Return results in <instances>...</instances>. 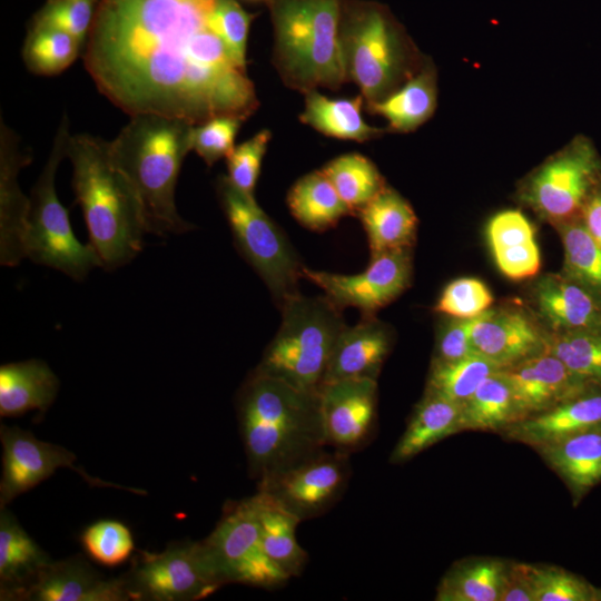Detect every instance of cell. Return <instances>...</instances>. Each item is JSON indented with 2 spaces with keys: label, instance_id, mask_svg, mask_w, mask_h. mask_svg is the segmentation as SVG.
Wrapping results in <instances>:
<instances>
[{
  "label": "cell",
  "instance_id": "cell-1",
  "mask_svg": "<svg viewBox=\"0 0 601 601\" xmlns=\"http://www.w3.org/2000/svg\"><path fill=\"white\" fill-rule=\"evenodd\" d=\"M216 0H99L83 47L98 90L129 116L247 120L254 82L209 24Z\"/></svg>",
  "mask_w": 601,
  "mask_h": 601
},
{
  "label": "cell",
  "instance_id": "cell-2",
  "mask_svg": "<svg viewBox=\"0 0 601 601\" xmlns=\"http://www.w3.org/2000/svg\"><path fill=\"white\" fill-rule=\"evenodd\" d=\"M236 410L248 473L257 482L326 447L319 391L254 370L237 393Z\"/></svg>",
  "mask_w": 601,
  "mask_h": 601
},
{
  "label": "cell",
  "instance_id": "cell-3",
  "mask_svg": "<svg viewBox=\"0 0 601 601\" xmlns=\"http://www.w3.org/2000/svg\"><path fill=\"white\" fill-rule=\"evenodd\" d=\"M66 156L72 165V186L81 206L101 267L115 269L134 259L147 233L140 199L114 164L109 141L87 134L70 135Z\"/></svg>",
  "mask_w": 601,
  "mask_h": 601
},
{
  "label": "cell",
  "instance_id": "cell-4",
  "mask_svg": "<svg viewBox=\"0 0 601 601\" xmlns=\"http://www.w3.org/2000/svg\"><path fill=\"white\" fill-rule=\"evenodd\" d=\"M109 141L114 164L135 188L148 233L181 234L193 228L175 203L181 164L190 149L193 125L159 115H135Z\"/></svg>",
  "mask_w": 601,
  "mask_h": 601
},
{
  "label": "cell",
  "instance_id": "cell-5",
  "mask_svg": "<svg viewBox=\"0 0 601 601\" xmlns=\"http://www.w3.org/2000/svg\"><path fill=\"white\" fill-rule=\"evenodd\" d=\"M273 63L302 93L336 90L348 80L338 37L342 0H269Z\"/></svg>",
  "mask_w": 601,
  "mask_h": 601
},
{
  "label": "cell",
  "instance_id": "cell-6",
  "mask_svg": "<svg viewBox=\"0 0 601 601\" xmlns=\"http://www.w3.org/2000/svg\"><path fill=\"white\" fill-rule=\"evenodd\" d=\"M338 37L348 80L366 105L387 97L423 65L404 28L375 1L342 0Z\"/></svg>",
  "mask_w": 601,
  "mask_h": 601
},
{
  "label": "cell",
  "instance_id": "cell-7",
  "mask_svg": "<svg viewBox=\"0 0 601 601\" xmlns=\"http://www.w3.org/2000/svg\"><path fill=\"white\" fill-rule=\"evenodd\" d=\"M279 308V329L255 370L299 390L318 392L335 342L346 326L342 309L325 295L300 293Z\"/></svg>",
  "mask_w": 601,
  "mask_h": 601
},
{
  "label": "cell",
  "instance_id": "cell-8",
  "mask_svg": "<svg viewBox=\"0 0 601 601\" xmlns=\"http://www.w3.org/2000/svg\"><path fill=\"white\" fill-rule=\"evenodd\" d=\"M69 136V121L65 116L45 168L31 190L23 248L24 256L32 262L81 280L93 267L101 266V262L90 244L83 245L75 236L68 211L56 193L55 177L66 156Z\"/></svg>",
  "mask_w": 601,
  "mask_h": 601
},
{
  "label": "cell",
  "instance_id": "cell-9",
  "mask_svg": "<svg viewBox=\"0 0 601 601\" xmlns=\"http://www.w3.org/2000/svg\"><path fill=\"white\" fill-rule=\"evenodd\" d=\"M217 194L240 254L258 274L280 307L299 294L304 265L278 225L259 207L255 196L220 176Z\"/></svg>",
  "mask_w": 601,
  "mask_h": 601
},
{
  "label": "cell",
  "instance_id": "cell-10",
  "mask_svg": "<svg viewBox=\"0 0 601 601\" xmlns=\"http://www.w3.org/2000/svg\"><path fill=\"white\" fill-rule=\"evenodd\" d=\"M121 577L135 601H195L225 585L204 540L173 542L158 553L140 551Z\"/></svg>",
  "mask_w": 601,
  "mask_h": 601
},
{
  "label": "cell",
  "instance_id": "cell-11",
  "mask_svg": "<svg viewBox=\"0 0 601 601\" xmlns=\"http://www.w3.org/2000/svg\"><path fill=\"white\" fill-rule=\"evenodd\" d=\"M600 189L601 157L591 139L579 135L528 178L521 198L558 226L580 219Z\"/></svg>",
  "mask_w": 601,
  "mask_h": 601
},
{
  "label": "cell",
  "instance_id": "cell-12",
  "mask_svg": "<svg viewBox=\"0 0 601 601\" xmlns=\"http://www.w3.org/2000/svg\"><path fill=\"white\" fill-rule=\"evenodd\" d=\"M204 542L225 584L275 589L290 580L264 549L254 495L228 502Z\"/></svg>",
  "mask_w": 601,
  "mask_h": 601
},
{
  "label": "cell",
  "instance_id": "cell-13",
  "mask_svg": "<svg viewBox=\"0 0 601 601\" xmlns=\"http://www.w3.org/2000/svg\"><path fill=\"white\" fill-rule=\"evenodd\" d=\"M349 454L326 447L257 482L265 493L300 522L327 512L344 494L349 476Z\"/></svg>",
  "mask_w": 601,
  "mask_h": 601
},
{
  "label": "cell",
  "instance_id": "cell-14",
  "mask_svg": "<svg viewBox=\"0 0 601 601\" xmlns=\"http://www.w3.org/2000/svg\"><path fill=\"white\" fill-rule=\"evenodd\" d=\"M302 276L318 286L342 311L355 307L363 316H373L408 287L411 252L404 248L371 257L370 265L358 274L342 275L304 266Z\"/></svg>",
  "mask_w": 601,
  "mask_h": 601
},
{
  "label": "cell",
  "instance_id": "cell-15",
  "mask_svg": "<svg viewBox=\"0 0 601 601\" xmlns=\"http://www.w3.org/2000/svg\"><path fill=\"white\" fill-rule=\"evenodd\" d=\"M2 476L0 482V509L20 494L50 477L60 467H70L92 485L122 487L96 480L73 466V452L49 442L38 440L31 432L19 426L1 425Z\"/></svg>",
  "mask_w": 601,
  "mask_h": 601
},
{
  "label": "cell",
  "instance_id": "cell-16",
  "mask_svg": "<svg viewBox=\"0 0 601 601\" xmlns=\"http://www.w3.org/2000/svg\"><path fill=\"white\" fill-rule=\"evenodd\" d=\"M326 446L351 454L374 435L377 418V380L347 378L319 388Z\"/></svg>",
  "mask_w": 601,
  "mask_h": 601
},
{
  "label": "cell",
  "instance_id": "cell-17",
  "mask_svg": "<svg viewBox=\"0 0 601 601\" xmlns=\"http://www.w3.org/2000/svg\"><path fill=\"white\" fill-rule=\"evenodd\" d=\"M502 371L511 386L518 422L548 412L594 384L545 349Z\"/></svg>",
  "mask_w": 601,
  "mask_h": 601
},
{
  "label": "cell",
  "instance_id": "cell-18",
  "mask_svg": "<svg viewBox=\"0 0 601 601\" xmlns=\"http://www.w3.org/2000/svg\"><path fill=\"white\" fill-rule=\"evenodd\" d=\"M7 600L19 601H128L122 577L105 578L83 558L51 561L29 583Z\"/></svg>",
  "mask_w": 601,
  "mask_h": 601
},
{
  "label": "cell",
  "instance_id": "cell-19",
  "mask_svg": "<svg viewBox=\"0 0 601 601\" xmlns=\"http://www.w3.org/2000/svg\"><path fill=\"white\" fill-rule=\"evenodd\" d=\"M544 338L533 319L516 308H489L471 334L473 352L501 370L544 351Z\"/></svg>",
  "mask_w": 601,
  "mask_h": 601
},
{
  "label": "cell",
  "instance_id": "cell-20",
  "mask_svg": "<svg viewBox=\"0 0 601 601\" xmlns=\"http://www.w3.org/2000/svg\"><path fill=\"white\" fill-rule=\"evenodd\" d=\"M0 131V263L16 266L26 257L23 240L30 204L19 188L18 173L31 158L3 121Z\"/></svg>",
  "mask_w": 601,
  "mask_h": 601
},
{
  "label": "cell",
  "instance_id": "cell-21",
  "mask_svg": "<svg viewBox=\"0 0 601 601\" xmlns=\"http://www.w3.org/2000/svg\"><path fill=\"white\" fill-rule=\"evenodd\" d=\"M601 430V385L591 384L583 392L542 414L505 427L500 435L531 447L564 436Z\"/></svg>",
  "mask_w": 601,
  "mask_h": 601
},
{
  "label": "cell",
  "instance_id": "cell-22",
  "mask_svg": "<svg viewBox=\"0 0 601 601\" xmlns=\"http://www.w3.org/2000/svg\"><path fill=\"white\" fill-rule=\"evenodd\" d=\"M391 347L390 329L374 315L363 316L354 326L346 325L335 342L323 384L347 378L377 380Z\"/></svg>",
  "mask_w": 601,
  "mask_h": 601
},
{
  "label": "cell",
  "instance_id": "cell-23",
  "mask_svg": "<svg viewBox=\"0 0 601 601\" xmlns=\"http://www.w3.org/2000/svg\"><path fill=\"white\" fill-rule=\"evenodd\" d=\"M534 450L564 482L573 505L601 483V430L574 433Z\"/></svg>",
  "mask_w": 601,
  "mask_h": 601
},
{
  "label": "cell",
  "instance_id": "cell-24",
  "mask_svg": "<svg viewBox=\"0 0 601 601\" xmlns=\"http://www.w3.org/2000/svg\"><path fill=\"white\" fill-rule=\"evenodd\" d=\"M533 298L552 331L601 328V302L563 274L542 276Z\"/></svg>",
  "mask_w": 601,
  "mask_h": 601
},
{
  "label": "cell",
  "instance_id": "cell-25",
  "mask_svg": "<svg viewBox=\"0 0 601 601\" xmlns=\"http://www.w3.org/2000/svg\"><path fill=\"white\" fill-rule=\"evenodd\" d=\"M489 245L502 274L511 279L533 277L540 269L541 255L535 228L520 210L495 214L487 224Z\"/></svg>",
  "mask_w": 601,
  "mask_h": 601
},
{
  "label": "cell",
  "instance_id": "cell-26",
  "mask_svg": "<svg viewBox=\"0 0 601 601\" xmlns=\"http://www.w3.org/2000/svg\"><path fill=\"white\" fill-rule=\"evenodd\" d=\"M355 214L365 229L371 257L412 247L417 217L411 204L395 189L386 185Z\"/></svg>",
  "mask_w": 601,
  "mask_h": 601
},
{
  "label": "cell",
  "instance_id": "cell-27",
  "mask_svg": "<svg viewBox=\"0 0 601 601\" xmlns=\"http://www.w3.org/2000/svg\"><path fill=\"white\" fill-rule=\"evenodd\" d=\"M462 406L424 392L391 453L390 462L404 463L435 443L461 432Z\"/></svg>",
  "mask_w": 601,
  "mask_h": 601
},
{
  "label": "cell",
  "instance_id": "cell-28",
  "mask_svg": "<svg viewBox=\"0 0 601 601\" xmlns=\"http://www.w3.org/2000/svg\"><path fill=\"white\" fill-rule=\"evenodd\" d=\"M59 380L47 363L29 359L0 367V415L19 416L45 412L56 400Z\"/></svg>",
  "mask_w": 601,
  "mask_h": 601
},
{
  "label": "cell",
  "instance_id": "cell-29",
  "mask_svg": "<svg viewBox=\"0 0 601 601\" xmlns=\"http://www.w3.org/2000/svg\"><path fill=\"white\" fill-rule=\"evenodd\" d=\"M436 99V73L427 61L396 90L377 102L366 105V109L385 118L388 130L410 132L431 118Z\"/></svg>",
  "mask_w": 601,
  "mask_h": 601
},
{
  "label": "cell",
  "instance_id": "cell-30",
  "mask_svg": "<svg viewBox=\"0 0 601 601\" xmlns=\"http://www.w3.org/2000/svg\"><path fill=\"white\" fill-rule=\"evenodd\" d=\"M51 561L14 515L0 509V599L7 600Z\"/></svg>",
  "mask_w": 601,
  "mask_h": 601
},
{
  "label": "cell",
  "instance_id": "cell-31",
  "mask_svg": "<svg viewBox=\"0 0 601 601\" xmlns=\"http://www.w3.org/2000/svg\"><path fill=\"white\" fill-rule=\"evenodd\" d=\"M305 95L299 120L318 132L342 140L364 142L381 136L383 129L368 125L362 115V95L354 98H331L317 90Z\"/></svg>",
  "mask_w": 601,
  "mask_h": 601
},
{
  "label": "cell",
  "instance_id": "cell-32",
  "mask_svg": "<svg viewBox=\"0 0 601 601\" xmlns=\"http://www.w3.org/2000/svg\"><path fill=\"white\" fill-rule=\"evenodd\" d=\"M509 561L477 556L456 561L441 579L436 601H500Z\"/></svg>",
  "mask_w": 601,
  "mask_h": 601
},
{
  "label": "cell",
  "instance_id": "cell-33",
  "mask_svg": "<svg viewBox=\"0 0 601 601\" xmlns=\"http://www.w3.org/2000/svg\"><path fill=\"white\" fill-rule=\"evenodd\" d=\"M254 499L267 555L290 579L300 575L308 562L307 552L296 540V526L300 521L263 492L257 491Z\"/></svg>",
  "mask_w": 601,
  "mask_h": 601
},
{
  "label": "cell",
  "instance_id": "cell-34",
  "mask_svg": "<svg viewBox=\"0 0 601 601\" xmlns=\"http://www.w3.org/2000/svg\"><path fill=\"white\" fill-rule=\"evenodd\" d=\"M287 205L302 226L315 231L334 227L353 214L322 170L300 177L288 191Z\"/></svg>",
  "mask_w": 601,
  "mask_h": 601
},
{
  "label": "cell",
  "instance_id": "cell-35",
  "mask_svg": "<svg viewBox=\"0 0 601 601\" xmlns=\"http://www.w3.org/2000/svg\"><path fill=\"white\" fill-rule=\"evenodd\" d=\"M518 422V413L510 383L502 370L486 377L463 404L462 431L501 433Z\"/></svg>",
  "mask_w": 601,
  "mask_h": 601
},
{
  "label": "cell",
  "instance_id": "cell-36",
  "mask_svg": "<svg viewBox=\"0 0 601 601\" xmlns=\"http://www.w3.org/2000/svg\"><path fill=\"white\" fill-rule=\"evenodd\" d=\"M82 50L81 43L70 33L31 20L22 47V59L32 73L53 76L67 69Z\"/></svg>",
  "mask_w": 601,
  "mask_h": 601
},
{
  "label": "cell",
  "instance_id": "cell-37",
  "mask_svg": "<svg viewBox=\"0 0 601 601\" xmlns=\"http://www.w3.org/2000/svg\"><path fill=\"white\" fill-rule=\"evenodd\" d=\"M321 170L352 213H356L386 186L375 164L358 152L341 155Z\"/></svg>",
  "mask_w": 601,
  "mask_h": 601
},
{
  "label": "cell",
  "instance_id": "cell-38",
  "mask_svg": "<svg viewBox=\"0 0 601 601\" xmlns=\"http://www.w3.org/2000/svg\"><path fill=\"white\" fill-rule=\"evenodd\" d=\"M499 370L491 361L477 354L455 361L433 359L425 392L463 405L481 383Z\"/></svg>",
  "mask_w": 601,
  "mask_h": 601
},
{
  "label": "cell",
  "instance_id": "cell-39",
  "mask_svg": "<svg viewBox=\"0 0 601 601\" xmlns=\"http://www.w3.org/2000/svg\"><path fill=\"white\" fill-rule=\"evenodd\" d=\"M558 228L564 250L563 275L601 302V247L588 233L581 218L558 225Z\"/></svg>",
  "mask_w": 601,
  "mask_h": 601
},
{
  "label": "cell",
  "instance_id": "cell-40",
  "mask_svg": "<svg viewBox=\"0 0 601 601\" xmlns=\"http://www.w3.org/2000/svg\"><path fill=\"white\" fill-rule=\"evenodd\" d=\"M544 349L588 382L601 385V328L552 331Z\"/></svg>",
  "mask_w": 601,
  "mask_h": 601
},
{
  "label": "cell",
  "instance_id": "cell-41",
  "mask_svg": "<svg viewBox=\"0 0 601 601\" xmlns=\"http://www.w3.org/2000/svg\"><path fill=\"white\" fill-rule=\"evenodd\" d=\"M534 601H601V589L563 568L529 563Z\"/></svg>",
  "mask_w": 601,
  "mask_h": 601
},
{
  "label": "cell",
  "instance_id": "cell-42",
  "mask_svg": "<svg viewBox=\"0 0 601 601\" xmlns=\"http://www.w3.org/2000/svg\"><path fill=\"white\" fill-rule=\"evenodd\" d=\"M81 544L93 561L105 566L121 564L135 549L129 528L116 520H101L86 528Z\"/></svg>",
  "mask_w": 601,
  "mask_h": 601
},
{
  "label": "cell",
  "instance_id": "cell-43",
  "mask_svg": "<svg viewBox=\"0 0 601 601\" xmlns=\"http://www.w3.org/2000/svg\"><path fill=\"white\" fill-rule=\"evenodd\" d=\"M255 17L237 0H216L209 17L211 29L223 40L233 60L244 69L249 28Z\"/></svg>",
  "mask_w": 601,
  "mask_h": 601
},
{
  "label": "cell",
  "instance_id": "cell-44",
  "mask_svg": "<svg viewBox=\"0 0 601 601\" xmlns=\"http://www.w3.org/2000/svg\"><path fill=\"white\" fill-rule=\"evenodd\" d=\"M244 120L231 116L215 117L190 128V149L208 167L226 158L235 148V138Z\"/></svg>",
  "mask_w": 601,
  "mask_h": 601
},
{
  "label": "cell",
  "instance_id": "cell-45",
  "mask_svg": "<svg viewBox=\"0 0 601 601\" xmlns=\"http://www.w3.org/2000/svg\"><path fill=\"white\" fill-rule=\"evenodd\" d=\"M492 303V293L482 280L463 277L445 286L434 311L454 318H472L487 311Z\"/></svg>",
  "mask_w": 601,
  "mask_h": 601
},
{
  "label": "cell",
  "instance_id": "cell-46",
  "mask_svg": "<svg viewBox=\"0 0 601 601\" xmlns=\"http://www.w3.org/2000/svg\"><path fill=\"white\" fill-rule=\"evenodd\" d=\"M270 139L272 132L263 129L248 140L235 146L226 157L228 180L247 195L255 196L262 162Z\"/></svg>",
  "mask_w": 601,
  "mask_h": 601
},
{
  "label": "cell",
  "instance_id": "cell-47",
  "mask_svg": "<svg viewBox=\"0 0 601 601\" xmlns=\"http://www.w3.org/2000/svg\"><path fill=\"white\" fill-rule=\"evenodd\" d=\"M98 2L99 0H47L32 20L70 33L85 47Z\"/></svg>",
  "mask_w": 601,
  "mask_h": 601
},
{
  "label": "cell",
  "instance_id": "cell-48",
  "mask_svg": "<svg viewBox=\"0 0 601 601\" xmlns=\"http://www.w3.org/2000/svg\"><path fill=\"white\" fill-rule=\"evenodd\" d=\"M479 316L455 318L454 322L444 327L437 337L436 353L433 359L455 361L475 354L472 348L471 334Z\"/></svg>",
  "mask_w": 601,
  "mask_h": 601
},
{
  "label": "cell",
  "instance_id": "cell-49",
  "mask_svg": "<svg viewBox=\"0 0 601 601\" xmlns=\"http://www.w3.org/2000/svg\"><path fill=\"white\" fill-rule=\"evenodd\" d=\"M500 601H534L529 563L509 561Z\"/></svg>",
  "mask_w": 601,
  "mask_h": 601
},
{
  "label": "cell",
  "instance_id": "cell-50",
  "mask_svg": "<svg viewBox=\"0 0 601 601\" xmlns=\"http://www.w3.org/2000/svg\"><path fill=\"white\" fill-rule=\"evenodd\" d=\"M581 220L588 233L601 247V189L588 200L581 214Z\"/></svg>",
  "mask_w": 601,
  "mask_h": 601
},
{
  "label": "cell",
  "instance_id": "cell-51",
  "mask_svg": "<svg viewBox=\"0 0 601 601\" xmlns=\"http://www.w3.org/2000/svg\"><path fill=\"white\" fill-rule=\"evenodd\" d=\"M248 1H264L267 3L269 0H248Z\"/></svg>",
  "mask_w": 601,
  "mask_h": 601
},
{
  "label": "cell",
  "instance_id": "cell-52",
  "mask_svg": "<svg viewBox=\"0 0 601 601\" xmlns=\"http://www.w3.org/2000/svg\"><path fill=\"white\" fill-rule=\"evenodd\" d=\"M601 589V588H600Z\"/></svg>",
  "mask_w": 601,
  "mask_h": 601
}]
</instances>
